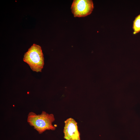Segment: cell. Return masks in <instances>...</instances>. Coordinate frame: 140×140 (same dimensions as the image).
Instances as JSON below:
<instances>
[{
    "label": "cell",
    "instance_id": "6da1fadb",
    "mask_svg": "<svg viewBox=\"0 0 140 140\" xmlns=\"http://www.w3.org/2000/svg\"><path fill=\"white\" fill-rule=\"evenodd\" d=\"M55 120L53 114H48L45 111H42L39 115L31 112L28 115L27 122L31 126L41 134L46 130L55 129V127L52 124Z\"/></svg>",
    "mask_w": 140,
    "mask_h": 140
},
{
    "label": "cell",
    "instance_id": "7a4b0ae2",
    "mask_svg": "<svg viewBox=\"0 0 140 140\" xmlns=\"http://www.w3.org/2000/svg\"><path fill=\"white\" fill-rule=\"evenodd\" d=\"M43 54L41 47L34 44L25 53L23 61L27 63L33 71L41 72L44 63Z\"/></svg>",
    "mask_w": 140,
    "mask_h": 140
},
{
    "label": "cell",
    "instance_id": "3957f363",
    "mask_svg": "<svg viewBox=\"0 0 140 140\" xmlns=\"http://www.w3.org/2000/svg\"><path fill=\"white\" fill-rule=\"evenodd\" d=\"M72 12L74 17H83L90 14L94 5L91 0H74L71 7Z\"/></svg>",
    "mask_w": 140,
    "mask_h": 140
},
{
    "label": "cell",
    "instance_id": "277c9868",
    "mask_svg": "<svg viewBox=\"0 0 140 140\" xmlns=\"http://www.w3.org/2000/svg\"><path fill=\"white\" fill-rule=\"evenodd\" d=\"M64 122V138L66 140H80L77 123L75 120L70 118Z\"/></svg>",
    "mask_w": 140,
    "mask_h": 140
},
{
    "label": "cell",
    "instance_id": "5b68a950",
    "mask_svg": "<svg viewBox=\"0 0 140 140\" xmlns=\"http://www.w3.org/2000/svg\"><path fill=\"white\" fill-rule=\"evenodd\" d=\"M132 29L134 34L140 32V14L135 18L134 21Z\"/></svg>",
    "mask_w": 140,
    "mask_h": 140
}]
</instances>
